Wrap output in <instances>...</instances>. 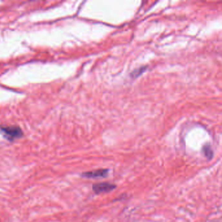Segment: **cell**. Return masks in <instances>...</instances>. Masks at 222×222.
I'll return each mask as SVG.
<instances>
[{"label":"cell","mask_w":222,"mask_h":222,"mask_svg":"<svg viewBox=\"0 0 222 222\" xmlns=\"http://www.w3.org/2000/svg\"><path fill=\"white\" fill-rule=\"evenodd\" d=\"M117 188V186L114 184L110 182H100L94 184L93 186V192L97 195H99L103 193L110 192Z\"/></svg>","instance_id":"cell-1"},{"label":"cell","mask_w":222,"mask_h":222,"mask_svg":"<svg viewBox=\"0 0 222 222\" xmlns=\"http://www.w3.org/2000/svg\"><path fill=\"white\" fill-rule=\"evenodd\" d=\"M5 137L9 141H13L15 139L20 138L22 136V131L15 126H9V127H2Z\"/></svg>","instance_id":"cell-2"},{"label":"cell","mask_w":222,"mask_h":222,"mask_svg":"<svg viewBox=\"0 0 222 222\" xmlns=\"http://www.w3.org/2000/svg\"><path fill=\"white\" fill-rule=\"evenodd\" d=\"M110 169H100L94 171H87L82 173L81 176L87 179H98V178H106L108 176Z\"/></svg>","instance_id":"cell-3"},{"label":"cell","mask_w":222,"mask_h":222,"mask_svg":"<svg viewBox=\"0 0 222 222\" xmlns=\"http://www.w3.org/2000/svg\"><path fill=\"white\" fill-rule=\"evenodd\" d=\"M202 153H203L205 156L207 158L208 160L212 159L213 156H214V153H213V150L212 149L211 146L209 144L205 145L203 147H202Z\"/></svg>","instance_id":"cell-4"},{"label":"cell","mask_w":222,"mask_h":222,"mask_svg":"<svg viewBox=\"0 0 222 222\" xmlns=\"http://www.w3.org/2000/svg\"><path fill=\"white\" fill-rule=\"evenodd\" d=\"M145 69H146L145 67L144 68H139V69H137V70H136V71H135L134 72H132V74H131V75L133 77H137L138 76H139L143 71H145Z\"/></svg>","instance_id":"cell-5"}]
</instances>
